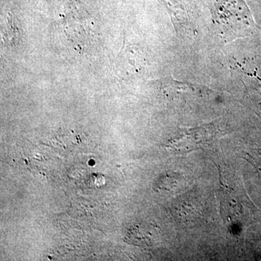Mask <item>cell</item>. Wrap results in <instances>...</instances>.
Listing matches in <instances>:
<instances>
[{
	"label": "cell",
	"instance_id": "obj_1",
	"mask_svg": "<svg viewBox=\"0 0 261 261\" xmlns=\"http://www.w3.org/2000/svg\"><path fill=\"white\" fill-rule=\"evenodd\" d=\"M213 20L225 42L247 37L260 29L244 0H211Z\"/></svg>",
	"mask_w": 261,
	"mask_h": 261
}]
</instances>
